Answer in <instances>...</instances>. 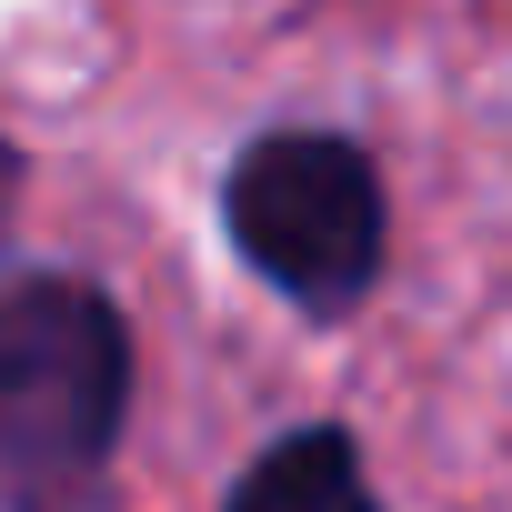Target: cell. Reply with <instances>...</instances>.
Here are the masks:
<instances>
[{
  "label": "cell",
  "mask_w": 512,
  "mask_h": 512,
  "mask_svg": "<svg viewBox=\"0 0 512 512\" xmlns=\"http://www.w3.org/2000/svg\"><path fill=\"white\" fill-rule=\"evenodd\" d=\"M131 422V322L91 272L0 282V502L91 512Z\"/></svg>",
  "instance_id": "obj_1"
},
{
  "label": "cell",
  "mask_w": 512,
  "mask_h": 512,
  "mask_svg": "<svg viewBox=\"0 0 512 512\" xmlns=\"http://www.w3.org/2000/svg\"><path fill=\"white\" fill-rule=\"evenodd\" d=\"M221 512H392L362 472V442L342 422H292L251 452L221 492Z\"/></svg>",
  "instance_id": "obj_3"
},
{
  "label": "cell",
  "mask_w": 512,
  "mask_h": 512,
  "mask_svg": "<svg viewBox=\"0 0 512 512\" xmlns=\"http://www.w3.org/2000/svg\"><path fill=\"white\" fill-rule=\"evenodd\" d=\"M21 181H31V161H21V141H0V221H11V201H21Z\"/></svg>",
  "instance_id": "obj_4"
},
{
  "label": "cell",
  "mask_w": 512,
  "mask_h": 512,
  "mask_svg": "<svg viewBox=\"0 0 512 512\" xmlns=\"http://www.w3.org/2000/svg\"><path fill=\"white\" fill-rule=\"evenodd\" d=\"M221 231L282 302H302L312 322H342L392 251V201H382V161L352 131H312L282 121L262 141H241L221 171Z\"/></svg>",
  "instance_id": "obj_2"
}]
</instances>
